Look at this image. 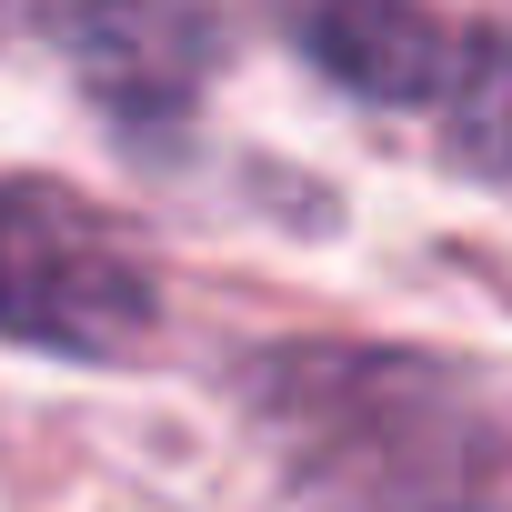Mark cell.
I'll return each instance as SVG.
<instances>
[{"mask_svg":"<svg viewBox=\"0 0 512 512\" xmlns=\"http://www.w3.org/2000/svg\"><path fill=\"white\" fill-rule=\"evenodd\" d=\"M51 21L81 61V81L121 121H181L201 71H211V21L201 0H51Z\"/></svg>","mask_w":512,"mask_h":512,"instance_id":"cell-3","label":"cell"},{"mask_svg":"<svg viewBox=\"0 0 512 512\" xmlns=\"http://www.w3.org/2000/svg\"><path fill=\"white\" fill-rule=\"evenodd\" d=\"M0 332L41 352H131L151 332V282L111 221L51 181H0Z\"/></svg>","mask_w":512,"mask_h":512,"instance_id":"cell-2","label":"cell"},{"mask_svg":"<svg viewBox=\"0 0 512 512\" xmlns=\"http://www.w3.org/2000/svg\"><path fill=\"white\" fill-rule=\"evenodd\" d=\"M302 51L342 91L432 111L462 151L512 171V31H452L422 0H302Z\"/></svg>","mask_w":512,"mask_h":512,"instance_id":"cell-1","label":"cell"}]
</instances>
